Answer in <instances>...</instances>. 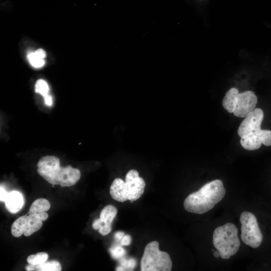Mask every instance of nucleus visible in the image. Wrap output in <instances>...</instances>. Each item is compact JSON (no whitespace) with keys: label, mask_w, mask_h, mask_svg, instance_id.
I'll return each instance as SVG.
<instances>
[{"label":"nucleus","mask_w":271,"mask_h":271,"mask_svg":"<svg viewBox=\"0 0 271 271\" xmlns=\"http://www.w3.org/2000/svg\"><path fill=\"white\" fill-rule=\"evenodd\" d=\"M35 52L43 59L45 58L46 56L45 51L42 49H39L36 50Z\"/></svg>","instance_id":"nucleus-25"},{"label":"nucleus","mask_w":271,"mask_h":271,"mask_svg":"<svg viewBox=\"0 0 271 271\" xmlns=\"http://www.w3.org/2000/svg\"><path fill=\"white\" fill-rule=\"evenodd\" d=\"M117 213L114 206L107 205L101 211L99 218L108 226L111 227V223Z\"/></svg>","instance_id":"nucleus-11"},{"label":"nucleus","mask_w":271,"mask_h":271,"mask_svg":"<svg viewBox=\"0 0 271 271\" xmlns=\"http://www.w3.org/2000/svg\"><path fill=\"white\" fill-rule=\"evenodd\" d=\"M111 256L114 259L122 257L125 254V250L120 246H113L109 249Z\"/></svg>","instance_id":"nucleus-17"},{"label":"nucleus","mask_w":271,"mask_h":271,"mask_svg":"<svg viewBox=\"0 0 271 271\" xmlns=\"http://www.w3.org/2000/svg\"><path fill=\"white\" fill-rule=\"evenodd\" d=\"M124 235V233L122 231H117L114 234V238L117 240H121L122 238Z\"/></svg>","instance_id":"nucleus-24"},{"label":"nucleus","mask_w":271,"mask_h":271,"mask_svg":"<svg viewBox=\"0 0 271 271\" xmlns=\"http://www.w3.org/2000/svg\"><path fill=\"white\" fill-rule=\"evenodd\" d=\"M237 232L236 227L231 223H227L214 230L213 243L222 258L228 259L239 250L240 242Z\"/></svg>","instance_id":"nucleus-5"},{"label":"nucleus","mask_w":271,"mask_h":271,"mask_svg":"<svg viewBox=\"0 0 271 271\" xmlns=\"http://www.w3.org/2000/svg\"><path fill=\"white\" fill-rule=\"evenodd\" d=\"M27 58L31 65L35 68L42 67L45 63L44 59L40 57L35 52L30 53Z\"/></svg>","instance_id":"nucleus-15"},{"label":"nucleus","mask_w":271,"mask_h":271,"mask_svg":"<svg viewBox=\"0 0 271 271\" xmlns=\"http://www.w3.org/2000/svg\"><path fill=\"white\" fill-rule=\"evenodd\" d=\"M48 214L45 212L39 213H27L16 219L12 224L11 233L16 237L23 234L29 236L38 231L42 226V221L46 220Z\"/></svg>","instance_id":"nucleus-8"},{"label":"nucleus","mask_w":271,"mask_h":271,"mask_svg":"<svg viewBox=\"0 0 271 271\" xmlns=\"http://www.w3.org/2000/svg\"><path fill=\"white\" fill-rule=\"evenodd\" d=\"M212 251H214V249H212Z\"/></svg>","instance_id":"nucleus-29"},{"label":"nucleus","mask_w":271,"mask_h":271,"mask_svg":"<svg viewBox=\"0 0 271 271\" xmlns=\"http://www.w3.org/2000/svg\"><path fill=\"white\" fill-rule=\"evenodd\" d=\"M5 202L7 209L12 213H16L23 207L24 198L20 192L13 191L8 193Z\"/></svg>","instance_id":"nucleus-10"},{"label":"nucleus","mask_w":271,"mask_h":271,"mask_svg":"<svg viewBox=\"0 0 271 271\" xmlns=\"http://www.w3.org/2000/svg\"><path fill=\"white\" fill-rule=\"evenodd\" d=\"M49 88L47 83L43 79H39L35 84V92L41 94L43 97L49 94Z\"/></svg>","instance_id":"nucleus-16"},{"label":"nucleus","mask_w":271,"mask_h":271,"mask_svg":"<svg viewBox=\"0 0 271 271\" xmlns=\"http://www.w3.org/2000/svg\"><path fill=\"white\" fill-rule=\"evenodd\" d=\"M51 207L48 200L44 198L35 200L31 204L28 213H39L47 211Z\"/></svg>","instance_id":"nucleus-12"},{"label":"nucleus","mask_w":271,"mask_h":271,"mask_svg":"<svg viewBox=\"0 0 271 271\" xmlns=\"http://www.w3.org/2000/svg\"><path fill=\"white\" fill-rule=\"evenodd\" d=\"M257 98L250 90L239 93L236 88H231L225 93L222 106L229 113L239 117H245L255 108Z\"/></svg>","instance_id":"nucleus-4"},{"label":"nucleus","mask_w":271,"mask_h":271,"mask_svg":"<svg viewBox=\"0 0 271 271\" xmlns=\"http://www.w3.org/2000/svg\"><path fill=\"white\" fill-rule=\"evenodd\" d=\"M116 270H124V268H123L122 266H117L116 268Z\"/></svg>","instance_id":"nucleus-28"},{"label":"nucleus","mask_w":271,"mask_h":271,"mask_svg":"<svg viewBox=\"0 0 271 271\" xmlns=\"http://www.w3.org/2000/svg\"><path fill=\"white\" fill-rule=\"evenodd\" d=\"M104 226L111 227L110 226H108L106 225L105 223L100 218L95 219L93 221L92 224V227L94 230H98L100 228Z\"/></svg>","instance_id":"nucleus-19"},{"label":"nucleus","mask_w":271,"mask_h":271,"mask_svg":"<svg viewBox=\"0 0 271 271\" xmlns=\"http://www.w3.org/2000/svg\"><path fill=\"white\" fill-rule=\"evenodd\" d=\"M44 99L45 101V103L46 105L51 106L52 105L53 101H52V98L51 96L49 94H48L47 95L44 97Z\"/></svg>","instance_id":"nucleus-23"},{"label":"nucleus","mask_w":271,"mask_h":271,"mask_svg":"<svg viewBox=\"0 0 271 271\" xmlns=\"http://www.w3.org/2000/svg\"><path fill=\"white\" fill-rule=\"evenodd\" d=\"M25 269L28 271L36 270V265L29 264L26 266Z\"/></svg>","instance_id":"nucleus-26"},{"label":"nucleus","mask_w":271,"mask_h":271,"mask_svg":"<svg viewBox=\"0 0 271 271\" xmlns=\"http://www.w3.org/2000/svg\"><path fill=\"white\" fill-rule=\"evenodd\" d=\"M48 258L46 252H41L36 254L29 255L27 259L28 263L34 265H39L45 263Z\"/></svg>","instance_id":"nucleus-14"},{"label":"nucleus","mask_w":271,"mask_h":271,"mask_svg":"<svg viewBox=\"0 0 271 271\" xmlns=\"http://www.w3.org/2000/svg\"><path fill=\"white\" fill-rule=\"evenodd\" d=\"M139 176V172L134 169L129 171L126 175L125 181H128Z\"/></svg>","instance_id":"nucleus-20"},{"label":"nucleus","mask_w":271,"mask_h":271,"mask_svg":"<svg viewBox=\"0 0 271 271\" xmlns=\"http://www.w3.org/2000/svg\"><path fill=\"white\" fill-rule=\"evenodd\" d=\"M213 254L215 257L218 258V257L220 256L219 252L217 250L216 251H214Z\"/></svg>","instance_id":"nucleus-27"},{"label":"nucleus","mask_w":271,"mask_h":271,"mask_svg":"<svg viewBox=\"0 0 271 271\" xmlns=\"http://www.w3.org/2000/svg\"><path fill=\"white\" fill-rule=\"evenodd\" d=\"M120 263L122 266H123L126 268L132 269L136 265V261L133 258H130L128 259L121 258L120 260Z\"/></svg>","instance_id":"nucleus-18"},{"label":"nucleus","mask_w":271,"mask_h":271,"mask_svg":"<svg viewBox=\"0 0 271 271\" xmlns=\"http://www.w3.org/2000/svg\"><path fill=\"white\" fill-rule=\"evenodd\" d=\"M36 270L38 271H60L61 266L60 263L56 260H52L36 265Z\"/></svg>","instance_id":"nucleus-13"},{"label":"nucleus","mask_w":271,"mask_h":271,"mask_svg":"<svg viewBox=\"0 0 271 271\" xmlns=\"http://www.w3.org/2000/svg\"><path fill=\"white\" fill-rule=\"evenodd\" d=\"M159 243L152 241L146 246L141 261L142 271H170L172 262L169 254L159 250Z\"/></svg>","instance_id":"nucleus-6"},{"label":"nucleus","mask_w":271,"mask_h":271,"mask_svg":"<svg viewBox=\"0 0 271 271\" xmlns=\"http://www.w3.org/2000/svg\"><path fill=\"white\" fill-rule=\"evenodd\" d=\"M0 199L1 201L5 202L7 197L8 193L5 190L3 187L1 186L0 189Z\"/></svg>","instance_id":"nucleus-22"},{"label":"nucleus","mask_w":271,"mask_h":271,"mask_svg":"<svg viewBox=\"0 0 271 271\" xmlns=\"http://www.w3.org/2000/svg\"><path fill=\"white\" fill-rule=\"evenodd\" d=\"M240 222L242 241L252 248L259 247L262 242L263 235L255 216L250 212L243 211L240 214Z\"/></svg>","instance_id":"nucleus-7"},{"label":"nucleus","mask_w":271,"mask_h":271,"mask_svg":"<svg viewBox=\"0 0 271 271\" xmlns=\"http://www.w3.org/2000/svg\"><path fill=\"white\" fill-rule=\"evenodd\" d=\"M125 182L127 192V200L132 203L139 199L143 195L146 183L144 180L140 176Z\"/></svg>","instance_id":"nucleus-9"},{"label":"nucleus","mask_w":271,"mask_h":271,"mask_svg":"<svg viewBox=\"0 0 271 271\" xmlns=\"http://www.w3.org/2000/svg\"><path fill=\"white\" fill-rule=\"evenodd\" d=\"M131 238L129 235H125L121 239L120 244L121 245H129L131 243Z\"/></svg>","instance_id":"nucleus-21"},{"label":"nucleus","mask_w":271,"mask_h":271,"mask_svg":"<svg viewBox=\"0 0 271 271\" xmlns=\"http://www.w3.org/2000/svg\"><path fill=\"white\" fill-rule=\"evenodd\" d=\"M225 193L222 181L215 180L189 195L184 201V207L190 213L204 214L219 203L224 197Z\"/></svg>","instance_id":"nucleus-2"},{"label":"nucleus","mask_w":271,"mask_h":271,"mask_svg":"<svg viewBox=\"0 0 271 271\" xmlns=\"http://www.w3.org/2000/svg\"><path fill=\"white\" fill-rule=\"evenodd\" d=\"M263 116L261 109L255 108L241 122L237 133L240 137V144L244 149L254 151L262 144L271 146V131L260 128Z\"/></svg>","instance_id":"nucleus-1"},{"label":"nucleus","mask_w":271,"mask_h":271,"mask_svg":"<svg viewBox=\"0 0 271 271\" xmlns=\"http://www.w3.org/2000/svg\"><path fill=\"white\" fill-rule=\"evenodd\" d=\"M38 173L48 183L69 187L75 185L80 179L81 173L70 166L61 167L59 159L53 156L42 157L37 164Z\"/></svg>","instance_id":"nucleus-3"}]
</instances>
